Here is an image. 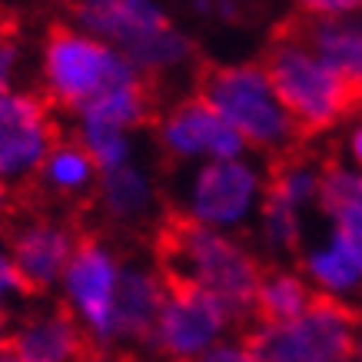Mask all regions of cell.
I'll list each match as a JSON object with an SVG mask.
<instances>
[{
    "label": "cell",
    "instance_id": "obj_1",
    "mask_svg": "<svg viewBox=\"0 0 362 362\" xmlns=\"http://www.w3.org/2000/svg\"><path fill=\"white\" fill-rule=\"evenodd\" d=\"M160 269L170 286L197 289L220 303L233 322L256 316L263 266L230 233L170 220L160 233Z\"/></svg>",
    "mask_w": 362,
    "mask_h": 362
},
{
    "label": "cell",
    "instance_id": "obj_2",
    "mask_svg": "<svg viewBox=\"0 0 362 362\" xmlns=\"http://www.w3.org/2000/svg\"><path fill=\"white\" fill-rule=\"evenodd\" d=\"M74 27L103 40L136 66L146 83L193 64L197 47L150 0H87L74 7Z\"/></svg>",
    "mask_w": 362,
    "mask_h": 362
},
{
    "label": "cell",
    "instance_id": "obj_3",
    "mask_svg": "<svg viewBox=\"0 0 362 362\" xmlns=\"http://www.w3.org/2000/svg\"><path fill=\"white\" fill-rule=\"evenodd\" d=\"M199 97L236 130L246 150L273 153L276 160L296 153L303 130L289 117L263 64H220L203 70Z\"/></svg>",
    "mask_w": 362,
    "mask_h": 362
},
{
    "label": "cell",
    "instance_id": "obj_4",
    "mask_svg": "<svg viewBox=\"0 0 362 362\" xmlns=\"http://www.w3.org/2000/svg\"><path fill=\"white\" fill-rule=\"evenodd\" d=\"M263 66L303 136L342 123L362 103L359 93L309 47L296 27L276 37Z\"/></svg>",
    "mask_w": 362,
    "mask_h": 362
},
{
    "label": "cell",
    "instance_id": "obj_5",
    "mask_svg": "<svg viewBox=\"0 0 362 362\" xmlns=\"http://www.w3.org/2000/svg\"><path fill=\"white\" fill-rule=\"evenodd\" d=\"M136 77L140 74L127 57L74 23H57L47 30L40 50V80L50 107L80 113L100 93Z\"/></svg>",
    "mask_w": 362,
    "mask_h": 362
},
{
    "label": "cell",
    "instance_id": "obj_6",
    "mask_svg": "<svg viewBox=\"0 0 362 362\" xmlns=\"http://www.w3.org/2000/svg\"><path fill=\"white\" fill-rule=\"evenodd\" d=\"M359 316L346 303L319 299L289 322H256L246 336L259 362H346L352 359Z\"/></svg>",
    "mask_w": 362,
    "mask_h": 362
},
{
    "label": "cell",
    "instance_id": "obj_7",
    "mask_svg": "<svg viewBox=\"0 0 362 362\" xmlns=\"http://www.w3.org/2000/svg\"><path fill=\"white\" fill-rule=\"evenodd\" d=\"M266 199V173L250 156L193 166L187 180L180 220L206 226L216 233H233L259 216Z\"/></svg>",
    "mask_w": 362,
    "mask_h": 362
},
{
    "label": "cell",
    "instance_id": "obj_8",
    "mask_svg": "<svg viewBox=\"0 0 362 362\" xmlns=\"http://www.w3.org/2000/svg\"><path fill=\"white\" fill-rule=\"evenodd\" d=\"M123 259L110 243L83 236L60 279L64 309L74 316L83 339L93 349L117 346V289H120Z\"/></svg>",
    "mask_w": 362,
    "mask_h": 362
},
{
    "label": "cell",
    "instance_id": "obj_9",
    "mask_svg": "<svg viewBox=\"0 0 362 362\" xmlns=\"http://www.w3.org/2000/svg\"><path fill=\"white\" fill-rule=\"evenodd\" d=\"M54 107L33 90H0V176L7 183L33 180L54 150Z\"/></svg>",
    "mask_w": 362,
    "mask_h": 362
},
{
    "label": "cell",
    "instance_id": "obj_10",
    "mask_svg": "<svg viewBox=\"0 0 362 362\" xmlns=\"http://www.w3.org/2000/svg\"><path fill=\"white\" fill-rule=\"evenodd\" d=\"M156 143L173 163H220V160H240L246 156V143L236 130L226 127L220 113L203 97H187L160 113L156 120Z\"/></svg>",
    "mask_w": 362,
    "mask_h": 362
},
{
    "label": "cell",
    "instance_id": "obj_11",
    "mask_svg": "<svg viewBox=\"0 0 362 362\" xmlns=\"http://www.w3.org/2000/svg\"><path fill=\"white\" fill-rule=\"evenodd\" d=\"M230 322L233 319L220 303H213L197 289L170 286L150 346L173 362H199L216 342L226 339Z\"/></svg>",
    "mask_w": 362,
    "mask_h": 362
},
{
    "label": "cell",
    "instance_id": "obj_12",
    "mask_svg": "<svg viewBox=\"0 0 362 362\" xmlns=\"http://www.w3.org/2000/svg\"><path fill=\"white\" fill-rule=\"evenodd\" d=\"M80 240H83V236L66 220H57V216L23 220L21 226L13 230L7 250H11L13 266H17L27 293L60 289V279H64L66 266L74 259Z\"/></svg>",
    "mask_w": 362,
    "mask_h": 362
},
{
    "label": "cell",
    "instance_id": "obj_13",
    "mask_svg": "<svg viewBox=\"0 0 362 362\" xmlns=\"http://www.w3.org/2000/svg\"><path fill=\"white\" fill-rule=\"evenodd\" d=\"M166 296H170V283L160 266L123 263L120 289H117V346L120 342L150 346Z\"/></svg>",
    "mask_w": 362,
    "mask_h": 362
},
{
    "label": "cell",
    "instance_id": "obj_14",
    "mask_svg": "<svg viewBox=\"0 0 362 362\" xmlns=\"http://www.w3.org/2000/svg\"><path fill=\"white\" fill-rule=\"evenodd\" d=\"M87 339L66 309H33L11 329V352L23 362H77Z\"/></svg>",
    "mask_w": 362,
    "mask_h": 362
},
{
    "label": "cell",
    "instance_id": "obj_15",
    "mask_svg": "<svg viewBox=\"0 0 362 362\" xmlns=\"http://www.w3.org/2000/svg\"><path fill=\"white\" fill-rule=\"evenodd\" d=\"M326 64L362 97V11L346 17H303L296 27Z\"/></svg>",
    "mask_w": 362,
    "mask_h": 362
},
{
    "label": "cell",
    "instance_id": "obj_16",
    "mask_svg": "<svg viewBox=\"0 0 362 362\" xmlns=\"http://www.w3.org/2000/svg\"><path fill=\"white\" fill-rule=\"evenodd\" d=\"M93 199L100 203L107 220L120 223V226H136V223H146L156 213L160 189H156L153 173L133 160L120 170L100 173Z\"/></svg>",
    "mask_w": 362,
    "mask_h": 362
},
{
    "label": "cell",
    "instance_id": "obj_17",
    "mask_svg": "<svg viewBox=\"0 0 362 362\" xmlns=\"http://www.w3.org/2000/svg\"><path fill=\"white\" fill-rule=\"evenodd\" d=\"M303 279L319 299L346 303L362 293V252L329 233L322 243L303 252Z\"/></svg>",
    "mask_w": 362,
    "mask_h": 362
},
{
    "label": "cell",
    "instance_id": "obj_18",
    "mask_svg": "<svg viewBox=\"0 0 362 362\" xmlns=\"http://www.w3.org/2000/svg\"><path fill=\"white\" fill-rule=\"evenodd\" d=\"M322 216L329 220V233L362 252V173L346 163H329L322 176Z\"/></svg>",
    "mask_w": 362,
    "mask_h": 362
},
{
    "label": "cell",
    "instance_id": "obj_19",
    "mask_svg": "<svg viewBox=\"0 0 362 362\" xmlns=\"http://www.w3.org/2000/svg\"><path fill=\"white\" fill-rule=\"evenodd\" d=\"M33 180H37V187L44 193H50L57 199H83V197H93L100 170L93 166L87 150L70 136V140L54 143V150L47 153V160L40 163Z\"/></svg>",
    "mask_w": 362,
    "mask_h": 362
},
{
    "label": "cell",
    "instance_id": "obj_20",
    "mask_svg": "<svg viewBox=\"0 0 362 362\" xmlns=\"http://www.w3.org/2000/svg\"><path fill=\"white\" fill-rule=\"evenodd\" d=\"M322 176H326V166L319 160L306 153H289L283 160H276L273 173L266 176V197L279 199L289 209L306 216L322 199Z\"/></svg>",
    "mask_w": 362,
    "mask_h": 362
},
{
    "label": "cell",
    "instance_id": "obj_21",
    "mask_svg": "<svg viewBox=\"0 0 362 362\" xmlns=\"http://www.w3.org/2000/svg\"><path fill=\"white\" fill-rule=\"evenodd\" d=\"M77 117L80 120H100V123H110V127L136 133L143 123L153 117V93H150V83L143 77L117 83V87H110L107 93H100L93 103H87Z\"/></svg>",
    "mask_w": 362,
    "mask_h": 362
},
{
    "label": "cell",
    "instance_id": "obj_22",
    "mask_svg": "<svg viewBox=\"0 0 362 362\" xmlns=\"http://www.w3.org/2000/svg\"><path fill=\"white\" fill-rule=\"evenodd\" d=\"M316 303L313 286L303 279V273L293 269H273L263 273L259 289H256V316L259 322H289L303 316Z\"/></svg>",
    "mask_w": 362,
    "mask_h": 362
},
{
    "label": "cell",
    "instance_id": "obj_23",
    "mask_svg": "<svg viewBox=\"0 0 362 362\" xmlns=\"http://www.w3.org/2000/svg\"><path fill=\"white\" fill-rule=\"evenodd\" d=\"M74 140L87 150V156L93 160L100 173H110V170H120V166L133 163L136 160V143H133L130 130H120V127H110V123L100 120H80L77 117V133Z\"/></svg>",
    "mask_w": 362,
    "mask_h": 362
},
{
    "label": "cell",
    "instance_id": "obj_24",
    "mask_svg": "<svg viewBox=\"0 0 362 362\" xmlns=\"http://www.w3.org/2000/svg\"><path fill=\"white\" fill-rule=\"evenodd\" d=\"M259 233H263V243L276 252H293L303 240V213L289 209L279 199L266 197L263 209H259Z\"/></svg>",
    "mask_w": 362,
    "mask_h": 362
},
{
    "label": "cell",
    "instance_id": "obj_25",
    "mask_svg": "<svg viewBox=\"0 0 362 362\" xmlns=\"http://www.w3.org/2000/svg\"><path fill=\"white\" fill-rule=\"evenodd\" d=\"M23 296H30V293H27V286H23L21 273L13 266V256L7 250V243H0V313H7Z\"/></svg>",
    "mask_w": 362,
    "mask_h": 362
},
{
    "label": "cell",
    "instance_id": "obj_26",
    "mask_svg": "<svg viewBox=\"0 0 362 362\" xmlns=\"http://www.w3.org/2000/svg\"><path fill=\"white\" fill-rule=\"evenodd\" d=\"M23 47L13 33L0 30V90L17 87V74H21Z\"/></svg>",
    "mask_w": 362,
    "mask_h": 362
},
{
    "label": "cell",
    "instance_id": "obj_27",
    "mask_svg": "<svg viewBox=\"0 0 362 362\" xmlns=\"http://www.w3.org/2000/svg\"><path fill=\"white\" fill-rule=\"evenodd\" d=\"M199 362H259V356L250 346V339H223Z\"/></svg>",
    "mask_w": 362,
    "mask_h": 362
},
{
    "label": "cell",
    "instance_id": "obj_28",
    "mask_svg": "<svg viewBox=\"0 0 362 362\" xmlns=\"http://www.w3.org/2000/svg\"><path fill=\"white\" fill-rule=\"evenodd\" d=\"M342 146H346V166L362 173V113L346 127V140H342Z\"/></svg>",
    "mask_w": 362,
    "mask_h": 362
},
{
    "label": "cell",
    "instance_id": "obj_29",
    "mask_svg": "<svg viewBox=\"0 0 362 362\" xmlns=\"http://www.w3.org/2000/svg\"><path fill=\"white\" fill-rule=\"evenodd\" d=\"M11 349V319L7 313H0V352Z\"/></svg>",
    "mask_w": 362,
    "mask_h": 362
},
{
    "label": "cell",
    "instance_id": "obj_30",
    "mask_svg": "<svg viewBox=\"0 0 362 362\" xmlns=\"http://www.w3.org/2000/svg\"><path fill=\"white\" fill-rule=\"evenodd\" d=\"M352 359L362 362V316H359V322H356V342H352Z\"/></svg>",
    "mask_w": 362,
    "mask_h": 362
},
{
    "label": "cell",
    "instance_id": "obj_31",
    "mask_svg": "<svg viewBox=\"0 0 362 362\" xmlns=\"http://www.w3.org/2000/svg\"><path fill=\"white\" fill-rule=\"evenodd\" d=\"M7 203H11V183H7V180L0 176V213L7 209Z\"/></svg>",
    "mask_w": 362,
    "mask_h": 362
},
{
    "label": "cell",
    "instance_id": "obj_32",
    "mask_svg": "<svg viewBox=\"0 0 362 362\" xmlns=\"http://www.w3.org/2000/svg\"><path fill=\"white\" fill-rule=\"evenodd\" d=\"M0 362H23V359H21V356H13V352L7 349V352H0Z\"/></svg>",
    "mask_w": 362,
    "mask_h": 362
},
{
    "label": "cell",
    "instance_id": "obj_33",
    "mask_svg": "<svg viewBox=\"0 0 362 362\" xmlns=\"http://www.w3.org/2000/svg\"><path fill=\"white\" fill-rule=\"evenodd\" d=\"M346 362H356V359H346Z\"/></svg>",
    "mask_w": 362,
    "mask_h": 362
}]
</instances>
